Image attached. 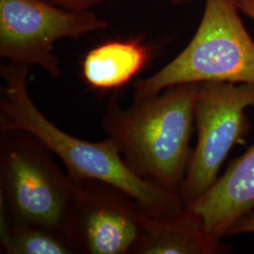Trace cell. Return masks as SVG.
<instances>
[{"label": "cell", "instance_id": "obj_5", "mask_svg": "<svg viewBox=\"0 0 254 254\" xmlns=\"http://www.w3.org/2000/svg\"><path fill=\"white\" fill-rule=\"evenodd\" d=\"M250 108H254V84L200 83L194 107L197 144L180 193L185 206L208 190L234 146L245 143Z\"/></svg>", "mask_w": 254, "mask_h": 254}, {"label": "cell", "instance_id": "obj_3", "mask_svg": "<svg viewBox=\"0 0 254 254\" xmlns=\"http://www.w3.org/2000/svg\"><path fill=\"white\" fill-rule=\"evenodd\" d=\"M0 205L10 220L44 228L66 238L78 185L53 154L23 131H1Z\"/></svg>", "mask_w": 254, "mask_h": 254}, {"label": "cell", "instance_id": "obj_1", "mask_svg": "<svg viewBox=\"0 0 254 254\" xmlns=\"http://www.w3.org/2000/svg\"><path fill=\"white\" fill-rule=\"evenodd\" d=\"M200 86H173L133 101L127 109L112 100L102 118L104 133L128 169L142 180L177 195L193 154L190 142Z\"/></svg>", "mask_w": 254, "mask_h": 254}, {"label": "cell", "instance_id": "obj_14", "mask_svg": "<svg viewBox=\"0 0 254 254\" xmlns=\"http://www.w3.org/2000/svg\"><path fill=\"white\" fill-rule=\"evenodd\" d=\"M240 11L254 20V0H235Z\"/></svg>", "mask_w": 254, "mask_h": 254}, {"label": "cell", "instance_id": "obj_4", "mask_svg": "<svg viewBox=\"0 0 254 254\" xmlns=\"http://www.w3.org/2000/svg\"><path fill=\"white\" fill-rule=\"evenodd\" d=\"M235 0H205L196 34L173 62L135 83L133 101L185 83L254 84V42L238 15Z\"/></svg>", "mask_w": 254, "mask_h": 254}, {"label": "cell", "instance_id": "obj_8", "mask_svg": "<svg viewBox=\"0 0 254 254\" xmlns=\"http://www.w3.org/2000/svg\"><path fill=\"white\" fill-rule=\"evenodd\" d=\"M189 207L202 218L210 236L218 240L225 237L236 221L254 209V143Z\"/></svg>", "mask_w": 254, "mask_h": 254}, {"label": "cell", "instance_id": "obj_6", "mask_svg": "<svg viewBox=\"0 0 254 254\" xmlns=\"http://www.w3.org/2000/svg\"><path fill=\"white\" fill-rule=\"evenodd\" d=\"M87 10L59 9L43 0H0V56L10 63L37 65L52 77L61 74L55 43L107 27Z\"/></svg>", "mask_w": 254, "mask_h": 254}, {"label": "cell", "instance_id": "obj_7", "mask_svg": "<svg viewBox=\"0 0 254 254\" xmlns=\"http://www.w3.org/2000/svg\"><path fill=\"white\" fill-rule=\"evenodd\" d=\"M77 185L65 235L74 254H134L148 214L113 185L97 180Z\"/></svg>", "mask_w": 254, "mask_h": 254}, {"label": "cell", "instance_id": "obj_12", "mask_svg": "<svg viewBox=\"0 0 254 254\" xmlns=\"http://www.w3.org/2000/svg\"><path fill=\"white\" fill-rule=\"evenodd\" d=\"M254 233V209L249 212L244 217L229 229L226 236H236L241 234Z\"/></svg>", "mask_w": 254, "mask_h": 254}, {"label": "cell", "instance_id": "obj_11", "mask_svg": "<svg viewBox=\"0 0 254 254\" xmlns=\"http://www.w3.org/2000/svg\"><path fill=\"white\" fill-rule=\"evenodd\" d=\"M1 253L7 254H73L64 236L44 228L10 220L0 205Z\"/></svg>", "mask_w": 254, "mask_h": 254}, {"label": "cell", "instance_id": "obj_10", "mask_svg": "<svg viewBox=\"0 0 254 254\" xmlns=\"http://www.w3.org/2000/svg\"><path fill=\"white\" fill-rule=\"evenodd\" d=\"M149 56L146 47L136 42H109L95 47L85 57L83 75L95 89L117 88L144 67Z\"/></svg>", "mask_w": 254, "mask_h": 254}, {"label": "cell", "instance_id": "obj_2", "mask_svg": "<svg viewBox=\"0 0 254 254\" xmlns=\"http://www.w3.org/2000/svg\"><path fill=\"white\" fill-rule=\"evenodd\" d=\"M28 65L1 66L0 130L23 131L39 139L64 164L75 183L106 182L127 192L151 217H162L183 208L181 196L142 180L128 169L113 143L106 137L90 142L56 127L39 110L27 90Z\"/></svg>", "mask_w": 254, "mask_h": 254}, {"label": "cell", "instance_id": "obj_13", "mask_svg": "<svg viewBox=\"0 0 254 254\" xmlns=\"http://www.w3.org/2000/svg\"><path fill=\"white\" fill-rule=\"evenodd\" d=\"M53 1L69 9L86 10V9L91 7V5L96 4L103 0H53Z\"/></svg>", "mask_w": 254, "mask_h": 254}, {"label": "cell", "instance_id": "obj_9", "mask_svg": "<svg viewBox=\"0 0 254 254\" xmlns=\"http://www.w3.org/2000/svg\"><path fill=\"white\" fill-rule=\"evenodd\" d=\"M210 236L200 216L189 206L162 217L146 215L133 254H218L227 253Z\"/></svg>", "mask_w": 254, "mask_h": 254}]
</instances>
